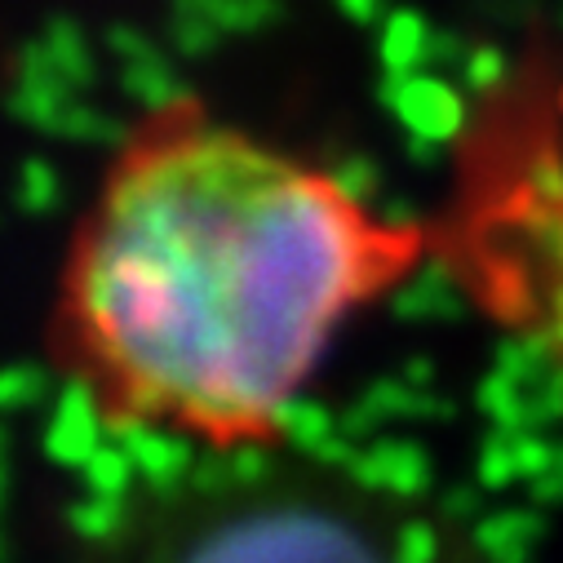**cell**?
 <instances>
[{
	"label": "cell",
	"mask_w": 563,
	"mask_h": 563,
	"mask_svg": "<svg viewBox=\"0 0 563 563\" xmlns=\"http://www.w3.org/2000/svg\"><path fill=\"white\" fill-rule=\"evenodd\" d=\"M421 253V227L178 102L124 137L76 227L63 338L111 412L205 449L266 444L342 324Z\"/></svg>",
	"instance_id": "6da1fadb"
},
{
	"label": "cell",
	"mask_w": 563,
	"mask_h": 563,
	"mask_svg": "<svg viewBox=\"0 0 563 563\" xmlns=\"http://www.w3.org/2000/svg\"><path fill=\"white\" fill-rule=\"evenodd\" d=\"M71 563H493L412 493L279 440L205 449L115 493Z\"/></svg>",
	"instance_id": "7a4b0ae2"
}]
</instances>
